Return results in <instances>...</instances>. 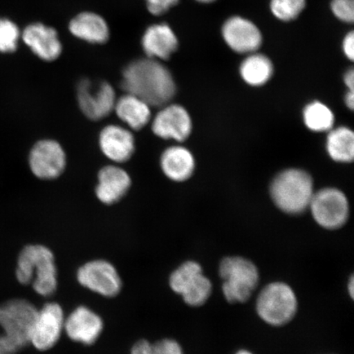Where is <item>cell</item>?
Returning <instances> with one entry per match:
<instances>
[{"label": "cell", "mask_w": 354, "mask_h": 354, "mask_svg": "<svg viewBox=\"0 0 354 354\" xmlns=\"http://www.w3.org/2000/svg\"><path fill=\"white\" fill-rule=\"evenodd\" d=\"M344 83L345 85L348 88V91H353L354 86V71L351 68L347 71V73L344 75Z\"/></svg>", "instance_id": "obj_33"}, {"label": "cell", "mask_w": 354, "mask_h": 354, "mask_svg": "<svg viewBox=\"0 0 354 354\" xmlns=\"http://www.w3.org/2000/svg\"><path fill=\"white\" fill-rule=\"evenodd\" d=\"M153 344L148 340L141 339L131 348V354H152Z\"/></svg>", "instance_id": "obj_32"}, {"label": "cell", "mask_w": 354, "mask_h": 354, "mask_svg": "<svg viewBox=\"0 0 354 354\" xmlns=\"http://www.w3.org/2000/svg\"><path fill=\"white\" fill-rule=\"evenodd\" d=\"M152 354H184V352L176 340L165 339L153 344Z\"/></svg>", "instance_id": "obj_29"}, {"label": "cell", "mask_w": 354, "mask_h": 354, "mask_svg": "<svg viewBox=\"0 0 354 354\" xmlns=\"http://www.w3.org/2000/svg\"><path fill=\"white\" fill-rule=\"evenodd\" d=\"M69 30L75 37L92 44H104L109 37L107 24L94 12H82L71 21Z\"/></svg>", "instance_id": "obj_21"}, {"label": "cell", "mask_w": 354, "mask_h": 354, "mask_svg": "<svg viewBox=\"0 0 354 354\" xmlns=\"http://www.w3.org/2000/svg\"><path fill=\"white\" fill-rule=\"evenodd\" d=\"M236 354H253V353H251L250 352L246 351H239Z\"/></svg>", "instance_id": "obj_38"}, {"label": "cell", "mask_w": 354, "mask_h": 354, "mask_svg": "<svg viewBox=\"0 0 354 354\" xmlns=\"http://www.w3.org/2000/svg\"><path fill=\"white\" fill-rule=\"evenodd\" d=\"M22 41L35 55L44 61H54L62 53V44L54 28L32 24L22 32Z\"/></svg>", "instance_id": "obj_16"}, {"label": "cell", "mask_w": 354, "mask_h": 354, "mask_svg": "<svg viewBox=\"0 0 354 354\" xmlns=\"http://www.w3.org/2000/svg\"><path fill=\"white\" fill-rule=\"evenodd\" d=\"M100 146L102 152L114 162H125L135 152V139L126 128L109 125L101 131Z\"/></svg>", "instance_id": "obj_17"}, {"label": "cell", "mask_w": 354, "mask_h": 354, "mask_svg": "<svg viewBox=\"0 0 354 354\" xmlns=\"http://www.w3.org/2000/svg\"><path fill=\"white\" fill-rule=\"evenodd\" d=\"M20 37V30L15 22L8 19H0V54L15 52Z\"/></svg>", "instance_id": "obj_27"}, {"label": "cell", "mask_w": 354, "mask_h": 354, "mask_svg": "<svg viewBox=\"0 0 354 354\" xmlns=\"http://www.w3.org/2000/svg\"><path fill=\"white\" fill-rule=\"evenodd\" d=\"M270 189L275 205L289 214H299L308 209L315 193L311 176L299 169L281 171L273 180Z\"/></svg>", "instance_id": "obj_4"}, {"label": "cell", "mask_w": 354, "mask_h": 354, "mask_svg": "<svg viewBox=\"0 0 354 354\" xmlns=\"http://www.w3.org/2000/svg\"><path fill=\"white\" fill-rule=\"evenodd\" d=\"M0 354H8L6 344H4L1 337H0Z\"/></svg>", "instance_id": "obj_36"}, {"label": "cell", "mask_w": 354, "mask_h": 354, "mask_svg": "<svg viewBox=\"0 0 354 354\" xmlns=\"http://www.w3.org/2000/svg\"><path fill=\"white\" fill-rule=\"evenodd\" d=\"M65 317L63 308L56 303H48L37 310L30 344L39 351H47L59 342L64 330Z\"/></svg>", "instance_id": "obj_9"}, {"label": "cell", "mask_w": 354, "mask_h": 354, "mask_svg": "<svg viewBox=\"0 0 354 354\" xmlns=\"http://www.w3.org/2000/svg\"><path fill=\"white\" fill-rule=\"evenodd\" d=\"M29 165L32 174L39 179L57 178L65 169L64 150L55 140L39 141L30 150Z\"/></svg>", "instance_id": "obj_13"}, {"label": "cell", "mask_w": 354, "mask_h": 354, "mask_svg": "<svg viewBox=\"0 0 354 354\" xmlns=\"http://www.w3.org/2000/svg\"><path fill=\"white\" fill-rule=\"evenodd\" d=\"M37 310L29 301L22 299L0 305V337L8 354H15L30 344Z\"/></svg>", "instance_id": "obj_3"}, {"label": "cell", "mask_w": 354, "mask_h": 354, "mask_svg": "<svg viewBox=\"0 0 354 354\" xmlns=\"http://www.w3.org/2000/svg\"><path fill=\"white\" fill-rule=\"evenodd\" d=\"M304 121L309 130L316 132L329 131L333 127L335 117L326 104L314 101L305 107Z\"/></svg>", "instance_id": "obj_25"}, {"label": "cell", "mask_w": 354, "mask_h": 354, "mask_svg": "<svg viewBox=\"0 0 354 354\" xmlns=\"http://www.w3.org/2000/svg\"><path fill=\"white\" fill-rule=\"evenodd\" d=\"M178 46V38L171 26L166 24L149 26L143 35V50L149 59L167 60Z\"/></svg>", "instance_id": "obj_19"}, {"label": "cell", "mask_w": 354, "mask_h": 354, "mask_svg": "<svg viewBox=\"0 0 354 354\" xmlns=\"http://www.w3.org/2000/svg\"><path fill=\"white\" fill-rule=\"evenodd\" d=\"M326 149L330 157L339 162H349L354 158V135L352 130L342 127L329 131Z\"/></svg>", "instance_id": "obj_24"}, {"label": "cell", "mask_w": 354, "mask_h": 354, "mask_svg": "<svg viewBox=\"0 0 354 354\" xmlns=\"http://www.w3.org/2000/svg\"><path fill=\"white\" fill-rule=\"evenodd\" d=\"M343 52L347 59L353 61L354 59V32L353 30L344 35L342 42Z\"/></svg>", "instance_id": "obj_31"}, {"label": "cell", "mask_w": 354, "mask_h": 354, "mask_svg": "<svg viewBox=\"0 0 354 354\" xmlns=\"http://www.w3.org/2000/svg\"><path fill=\"white\" fill-rule=\"evenodd\" d=\"M221 33L225 44L240 55L258 52L263 42V33L259 26L242 16L228 17L221 26Z\"/></svg>", "instance_id": "obj_11"}, {"label": "cell", "mask_w": 354, "mask_h": 354, "mask_svg": "<svg viewBox=\"0 0 354 354\" xmlns=\"http://www.w3.org/2000/svg\"><path fill=\"white\" fill-rule=\"evenodd\" d=\"M171 289L183 296L189 306H202L212 294V282L203 274L201 266L193 261L181 264L171 274Z\"/></svg>", "instance_id": "obj_7"}, {"label": "cell", "mask_w": 354, "mask_h": 354, "mask_svg": "<svg viewBox=\"0 0 354 354\" xmlns=\"http://www.w3.org/2000/svg\"><path fill=\"white\" fill-rule=\"evenodd\" d=\"M223 279V291L229 303H245L254 294L259 282L256 266L242 257H228L219 268Z\"/></svg>", "instance_id": "obj_5"}, {"label": "cell", "mask_w": 354, "mask_h": 354, "mask_svg": "<svg viewBox=\"0 0 354 354\" xmlns=\"http://www.w3.org/2000/svg\"><path fill=\"white\" fill-rule=\"evenodd\" d=\"M298 301L293 290L282 282L264 287L257 300V312L268 324L280 326L293 319Z\"/></svg>", "instance_id": "obj_6"}, {"label": "cell", "mask_w": 354, "mask_h": 354, "mask_svg": "<svg viewBox=\"0 0 354 354\" xmlns=\"http://www.w3.org/2000/svg\"><path fill=\"white\" fill-rule=\"evenodd\" d=\"M330 10L339 21L352 24L354 20L353 0H331Z\"/></svg>", "instance_id": "obj_28"}, {"label": "cell", "mask_w": 354, "mask_h": 354, "mask_svg": "<svg viewBox=\"0 0 354 354\" xmlns=\"http://www.w3.org/2000/svg\"><path fill=\"white\" fill-rule=\"evenodd\" d=\"M160 165L163 174L177 183L189 179L196 167L193 154L183 146H172L165 150Z\"/></svg>", "instance_id": "obj_20"}, {"label": "cell", "mask_w": 354, "mask_h": 354, "mask_svg": "<svg viewBox=\"0 0 354 354\" xmlns=\"http://www.w3.org/2000/svg\"><path fill=\"white\" fill-rule=\"evenodd\" d=\"M79 107L88 118L99 121L111 113L116 104V93L109 83H92L83 80L77 88Z\"/></svg>", "instance_id": "obj_12"}, {"label": "cell", "mask_w": 354, "mask_h": 354, "mask_svg": "<svg viewBox=\"0 0 354 354\" xmlns=\"http://www.w3.org/2000/svg\"><path fill=\"white\" fill-rule=\"evenodd\" d=\"M77 281L83 287L106 298L117 296L122 290V280L117 269L108 261L97 259L78 269Z\"/></svg>", "instance_id": "obj_10"}, {"label": "cell", "mask_w": 354, "mask_h": 354, "mask_svg": "<svg viewBox=\"0 0 354 354\" xmlns=\"http://www.w3.org/2000/svg\"><path fill=\"white\" fill-rule=\"evenodd\" d=\"M147 8L153 15L159 16L165 15L172 7L178 3L179 0H145Z\"/></svg>", "instance_id": "obj_30"}, {"label": "cell", "mask_w": 354, "mask_h": 354, "mask_svg": "<svg viewBox=\"0 0 354 354\" xmlns=\"http://www.w3.org/2000/svg\"><path fill=\"white\" fill-rule=\"evenodd\" d=\"M308 207L314 220L325 229L340 228L348 218V199L337 189L326 188L314 193Z\"/></svg>", "instance_id": "obj_8"}, {"label": "cell", "mask_w": 354, "mask_h": 354, "mask_svg": "<svg viewBox=\"0 0 354 354\" xmlns=\"http://www.w3.org/2000/svg\"><path fill=\"white\" fill-rule=\"evenodd\" d=\"M274 73L272 62L268 56L258 52L248 55L240 66V74L248 85L260 86L265 85L272 78Z\"/></svg>", "instance_id": "obj_23"}, {"label": "cell", "mask_w": 354, "mask_h": 354, "mask_svg": "<svg viewBox=\"0 0 354 354\" xmlns=\"http://www.w3.org/2000/svg\"><path fill=\"white\" fill-rule=\"evenodd\" d=\"M104 330V322L93 310L80 306L65 318L64 330L75 342L91 345L98 340Z\"/></svg>", "instance_id": "obj_15"}, {"label": "cell", "mask_w": 354, "mask_h": 354, "mask_svg": "<svg viewBox=\"0 0 354 354\" xmlns=\"http://www.w3.org/2000/svg\"><path fill=\"white\" fill-rule=\"evenodd\" d=\"M345 102H346V105L348 108L351 109H353L354 105V93L353 91H348L347 93L346 96H345Z\"/></svg>", "instance_id": "obj_34"}, {"label": "cell", "mask_w": 354, "mask_h": 354, "mask_svg": "<svg viewBox=\"0 0 354 354\" xmlns=\"http://www.w3.org/2000/svg\"><path fill=\"white\" fill-rule=\"evenodd\" d=\"M114 110L118 117L135 131L142 129L151 119L150 106L138 97L127 93L116 101Z\"/></svg>", "instance_id": "obj_22"}, {"label": "cell", "mask_w": 354, "mask_h": 354, "mask_svg": "<svg viewBox=\"0 0 354 354\" xmlns=\"http://www.w3.org/2000/svg\"><path fill=\"white\" fill-rule=\"evenodd\" d=\"M16 278L21 285H32L35 293L48 297L57 288V272L54 254L46 246L29 245L17 258Z\"/></svg>", "instance_id": "obj_2"}, {"label": "cell", "mask_w": 354, "mask_h": 354, "mask_svg": "<svg viewBox=\"0 0 354 354\" xmlns=\"http://www.w3.org/2000/svg\"><path fill=\"white\" fill-rule=\"evenodd\" d=\"M152 130L162 139L183 142L192 133V118L183 106L167 104L153 118Z\"/></svg>", "instance_id": "obj_14"}, {"label": "cell", "mask_w": 354, "mask_h": 354, "mask_svg": "<svg viewBox=\"0 0 354 354\" xmlns=\"http://www.w3.org/2000/svg\"><path fill=\"white\" fill-rule=\"evenodd\" d=\"M353 285H354L353 278L351 277V281H349V283H348V288L349 295H351L352 298H353V290H354Z\"/></svg>", "instance_id": "obj_35"}, {"label": "cell", "mask_w": 354, "mask_h": 354, "mask_svg": "<svg viewBox=\"0 0 354 354\" xmlns=\"http://www.w3.org/2000/svg\"><path fill=\"white\" fill-rule=\"evenodd\" d=\"M307 0H270V11L279 21L290 22L302 15Z\"/></svg>", "instance_id": "obj_26"}, {"label": "cell", "mask_w": 354, "mask_h": 354, "mask_svg": "<svg viewBox=\"0 0 354 354\" xmlns=\"http://www.w3.org/2000/svg\"><path fill=\"white\" fill-rule=\"evenodd\" d=\"M196 1L203 4H209L218 1V0H196Z\"/></svg>", "instance_id": "obj_37"}, {"label": "cell", "mask_w": 354, "mask_h": 354, "mask_svg": "<svg viewBox=\"0 0 354 354\" xmlns=\"http://www.w3.org/2000/svg\"><path fill=\"white\" fill-rule=\"evenodd\" d=\"M121 87L127 94L144 100L150 107H162L176 95L174 77L165 65L153 59L131 62L122 73Z\"/></svg>", "instance_id": "obj_1"}, {"label": "cell", "mask_w": 354, "mask_h": 354, "mask_svg": "<svg viewBox=\"0 0 354 354\" xmlns=\"http://www.w3.org/2000/svg\"><path fill=\"white\" fill-rule=\"evenodd\" d=\"M96 196L105 205H113L126 196L131 185L129 174L117 166H107L99 172Z\"/></svg>", "instance_id": "obj_18"}]
</instances>
